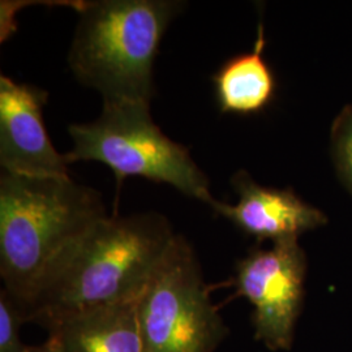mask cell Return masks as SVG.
Listing matches in <instances>:
<instances>
[{"instance_id":"52a82bcc","label":"cell","mask_w":352,"mask_h":352,"mask_svg":"<svg viewBox=\"0 0 352 352\" xmlns=\"http://www.w3.org/2000/svg\"><path fill=\"white\" fill-rule=\"evenodd\" d=\"M45 89L0 76V166L11 175L69 176L68 160L51 142L43 122Z\"/></svg>"},{"instance_id":"ba28073f","label":"cell","mask_w":352,"mask_h":352,"mask_svg":"<svg viewBox=\"0 0 352 352\" xmlns=\"http://www.w3.org/2000/svg\"><path fill=\"white\" fill-rule=\"evenodd\" d=\"M231 183L239 195L238 202L231 205L215 200L210 208L258 241L299 239L304 232L327 223L322 212L291 189L263 187L245 171H238Z\"/></svg>"},{"instance_id":"277c9868","label":"cell","mask_w":352,"mask_h":352,"mask_svg":"<svg viewBox=\"0 0 352 352\" xmlns=\"http://www.w3.org/2000/svg\"><path fill=\"white\" fill-rule=\"evenodd\" d=\"M68 133L74 141L65 154L69 164L100 162L113 170L118 186L128 176H140L168 184L209 206L215 201L208 176L188 149L155 124L151 103H103L94 122L71 124Z\"/></svg>"},{"instance_id":"8fae6325","label":"cell","mask_w":352,"mask_h":352,"mask_svg":"<svg viewBox=\"0 0 352 352\" xmlns=\"http://www.w3.org/2000/svg\"><path fill=\"white\" fill-rule=\"evenodd\" d=\"M25 318L17 302L6 289H0V352H28L30 346L20 337Z\"/></svg>"},{"instance_id":"3957f363","label":"cell","mask_w":352,"mask_h":352,"mask_svg":"<svg viewBox=\"0 0 352 352\" xmlns=\"http://www.w3.org/2000/svg\"><path fill=\"white\" fill-rule=\"evenodd\" d=\"M183 8L179 0L81 1L68 51L71 72L103 103H151L160 45Z\"/></svg>"},{"instance_id":"9c48e42d","label":"cell","mask_w":352,"mask_h":352,"mask_svg":"<svg viewBox=\"0 0 352 352\" xmlns=\"http://www.w3.org/2000/svg\"><path fill=\"white\" fill-rule=\"evenodd\" d=\"M138 299L68 317L47 329L55 352H144Z\"/></svg>"},{"instance_id":"7a4b0ae2","label":"cell","mask_w":352,"mask_h":352,"mask_svg":"<svg viewBox=\"0 0 352 352\" xmlns=\"http://www.w3.org/2000/svg\"><path fill=\"white\" fill-rule=\"evenodd\" d=\"M107 215L101 193L71 176L0 175V277L21 308L50 265Z\"/></svg>"},{"instance_id":"30bf717a","label":"cell","mask_w":352,"mask_h":352,"mask_svg":"<svg viewBox=\"0 0 352 352\" xmlns=\"http://www.w3.org/2000/svg\"><path fill=\"white\" fill-rule=\"evenodd\" d=\"M264 47V28L260 24L253 50L232 56L214 74V97L221 113L254 115L274 100L277 81L263 58Z\"/></svg>"},{"instance_id":"6da1fadb","label":"cell","mask_w":352,"mask_h":352,"mask_svg":"<svg viewBox=\"0 0 352 352\" xmlns=\"http://www.w3.org/2000/svg\"><path fill=\"white\" fill-rule=\"evenodd\" d=\"M176 234L164 214H107L50 265L20 308L46 330L68 317L139 298Z\"/></svg>"},{"instance_id":"4fadbf2b","label":"cell","mask_w":352,"mask_h":352,"mask_svg":"<svg viewBox=\"0 0 352 352\" xmlns=\"http://www.w3.org/2000/svg\"><path fill=\"white\" fill-rule=\"evenodd\" d=\"M28 352H55L54 349L49 344L47 340H45L42 344H38V346H30L29 351Z\"/></svg>"},{"instance_id":"7c38bea8","label":"cell","mask_w":352,"mask_h":352,"mask_svg":"<svg viewBox=\"0 0 352 352\" xmlns=\"http://www.w3.org/2000/svg\"><path fill=\"white\" fill-rule=\"evenodd\" d=\"M333 154L343 182L352 190V107L342 113L336 123Z\"/></svg>"},{"instance_id":"8992f818","label":"cell","mask_w":352,"mask_h":352,"mask_svg":"<svg viewBox=\"0 0 352 352\" xmlns=\"http://www.w3.org/2000/svg\"><path fill=\"white\" fill-rule=\"evenodd\" d=\"M305 253L298 239L254 248L235 266L234 286L253 307L254 338L270 351H289L304 302Z\"/></svg>"},{"instance_id":"5b68a950","label":"cell","mask_w":352,"mask_h":352,"mask_svg":"<svg viewBox=\"0 0 352 352\" xmlns=\"http://www.w3.org/2000/svg\"><path fill=\"white\" fill-rule=\"evenodd\" d=\"M144 352H215L228 333L201 265L176 234L138 299Z\"/></svg>"}]
</instances>
